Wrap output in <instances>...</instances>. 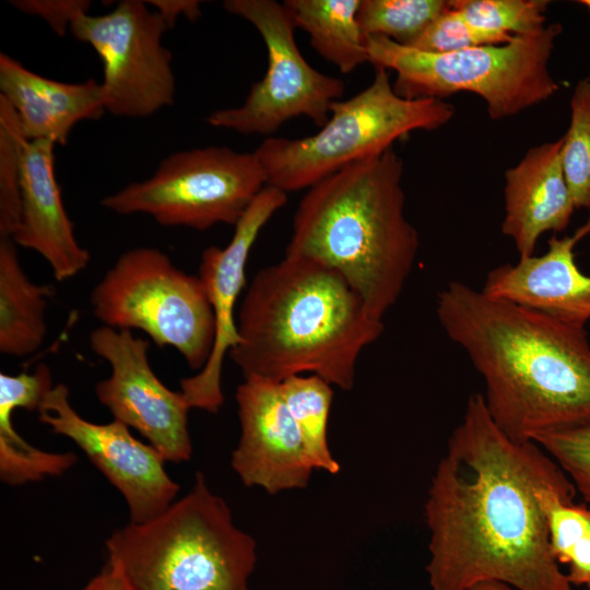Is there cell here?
Listing matches in <instances>:
<instances>
[{"mask_svg":"<svg viewBox=\"0 0 590 590\" xmlns=\"http://www.w3.org/2000/svg\"><path fill=\"white\" fill-rule=\"evenodd\" d=\"M565 475L534 441L518 442L469 397L424 505L430 590L499 581L515 590H574L555 559L540 486Z\"/></svg>","mask_w":590,"mask_h":590,"instance_id":"cell-1","label":"cell"},{"mask_svg":"<svg viewBox=\"0 0 590 590\" xmlns=\"http://www.w3.org/2000/svg\"><path fill=\"white\" fill-rule=\"evenodd\" d=\"M436 315L484 381L487 411L518 442L590 416V343L586 327L491 297L451 281Z\"/></svg>","mask_w":590,"mask_h":590,"instance_id":"cell-2","label":"cell"},{"mask_svg":"<svg viewBox=\"0 0 590 590\" xmlns=\"http://www.w3.org/2000/svg\"><path fill=\"white\" fill-rule=\"evenodd\" d=\"M239 342L228 356L244 378L275 382L317 375L351 390L363 350L384 332L359 295L334 270L284 256L253 276L237 316Z\"/></svg>","mask_w":590,"mask_h":590,"instance_id":"cell-3","label":"cell"},{"mask_svg":"<svg viewBox=\"0 0 590 590\" xmlns=\"http://www.w3.org/2000/svg\"><path fill=\"white\" fill-rule=\"evenodd\" d=\"M403 162L392 148L353 162L308 188L285 256L337 271L382 321L398 302L420 247L404 214Z\"/></svg>","mask_w":590,"mask_h":590,"instance_id":"cell-4","label":"cell"},{"mask_svg":"<svg viewBox=\"0 0 590 590\" xmlns=\"http://www.w3.org/2000/svg\"><path fill=\"white\" fill-rule=\"evenodd\" d=\"M108 562L134 590H250L255 539L201 472L191 489L145 522H129L106 541Z\"/></svg>","mask_w":590,"mask_h":590,"instance_id":"cell-5","label":"cell"},{"mask_svg":"<svg viewBox=\"0 0 590 590\" xmlns=\"http://www.w3.org/2000/svg\"><path fill=\"white\" fill-rule=\"evenodd\" d=\"M560 24L514 35L502 45L435 54L367 36L368 62L397 73L393 91L406 99L439 98L471 92L481 96L492 119H503L546 101L558 90L548 60Z\"/></svg>","mask_w":590,"mask_h":590,"instance_id":"cell-6","label":"cell"},{"mask_svg":"<svg viewBox=\"0 0 590 590\" xmlns=\"http://www.w3.org/2000/svg\"><path fill=\"white\" fill-rule=\"evenodd\" d=\"M455 107L439 98L406 99L393 91L385 68L345 101H335L320 130L299 139L268 137L253 151L267 185L283 192L308 189L342 167L381 154L413 130L446 125Z\"/></svg>","mask_w":590,"mask_h":590,"instance_id":"cell-7","label":"cell"},{"mask_svg":"<svg viewBox=\"0 0 590 590\" xmlns=\"http://www.w3.org/2000/svg\"><path fill=\"white\" fill-rule=\"evenodd\" d=\"M93 315L118 330H140L158 347H174L191 369L208 362L214 315L198 275L178 269L157 248L125 251L90 295Z\"/></svg>","mask_w":590,"mask_h":590,"instance_id":"cell-8","label":"cell"},{"mask_svg":"<svg viewBox=\"0 0 590 590\" xmlns=\"http://www.w3.org/2000/svg\"><path fill=\"white\" fill-rule=\"evenodd\" d=\"M267 186L255 152L210 145L175 152L154 174L102 199L119 215L146 214L163 226L205 231L236 225Z\"/></svg>","mask_w":590,"mask_h":590,"instance_id":"cell-9","label":"cell"},{"mask_svg":"<svg viewBox=\"0 0 590 590\" xmlns=\"http://www.w3.org/2000/svg\"><path fill=\"white\" fill-rule=\"evenodd\" d=\"M224 9L255 26L267 48L268 67L243 105L214 110L206 122L244 135L272 137L286 121L307 117L323 127L331 104L344 93L343 80L312 68L300 54L288 8L274 0H225Z\"/></svg>","mask_w":590,"mask_h":590,"instance_id":"cell-10","label":"cell"},{"mask_svg":"<svg viewBox=\"0 0 590 590\" xmlns=\"http://www.w3.org/2000/svg\"><path fill=\"white\" fill-rule=\"evenodd\" d=\"M167 30L162 16L141 0H122L108 13H85L73 21L72 36L90 45L102 61L105 111L146 118L174 103L172 54L162 43Z\"/></svg>","mask_w":590,"mask_h":590,"instance_id":"cell-11","label":"cell"},{"mask_svg":"<svg viewBox=\"0 0 590 590\" xmlns=\"http://www.w3.org/2000/svg\"><path fill=\"white\" fill-rule=\"evenodd\" d=\"M88 341L110 366L109 377L97 382L95 393L114 420L138 430L166 462L189 461L191 406L180 390L167 388L152 369L150 341L106 326L94 329Z\"/></svg>","mask_w":590,"mask_h":590,"instance_id":"cell-12","label":"cell"},{"mask_svg":"<svg viewBox=\"0 0 590 590\" xmlns=\"http://www.w3.org/2000/svg\"><path fill=\"white\" fill-rule=\"evenodd\" d=\"M37 412L43 424L71 439L120 492L131 522L154 518L176 499L179 485L167 474L161 453L119 421L97 424L83 418L72 408L66 385H55Z\"/></svg>","mask_w":590,"mask_h":590,"instance_id":"cell-13","label":"cell"},{"mask_svg":"<svg viewBox=\"0 0 590 590\" xmlns=\"http://www.w3.org/2000/svg\"><path fill=\"white\" fill-rule=\"evenodd\" d=\"M287 201V193L267 185L235 225L225 247L203 250L199 279L211 305L215 340L210 357L196 375L180 380V391L191 409L216 413L224 402L222 369L224 358L239 342L235 307L246 283V264L263 226Z\"/></svg>","mask_w":590,"mask_h":590,"instance_id":"cell-14","label":"cell"},{"mask_svg":"<svg viewBox=\"0 0 590 590\" xmlns=\"http://www.w3.org/2000/svg\"><path fill=\"white\" fill-rule=\"evenodd\" d=\"M236 402L240 435L231 465L241 483L270 495L306 488L315 470L280 382L244 378Z\"/></svg>","mask_w":590,"mask_h":590,"instance_id":"cell-15","label":"cell"},{"mask_svg":"<svg viewBox=\"0 0 590 590\" xmlns=\"http://www.w3.org/2000/svg\"><path fill=\"white\" fill-rule=\"evenodd\" d=\"M589 233L590 214L571 236L553 235L543 255L492 269L482 291L491 297L586 327L590 319V275L578 268L574 249Z\"/></svg>","mask_w":590,"mask_h":590,"instance_id":"cell-16","label":"cell"},{"mask_svg":"<svg viewBox=\"0 0 590 590\" xmlns=\"http://www.w3.org/2000/svg\"><path fill=\"white\" fill-rule=\"evenodd\" d=\"M55 146L47 140L28 141L21 177L20 223L15 245L31 249L49 264L57 281L82 272L91 256L74 234L55 174Z\"/></svg>","mask_w":590,"mask_h":590,"instance_id":"cell-17","label":"cell"},{"mask_svg":"<svg viewBox=\"0 0 590 590\" xmlns=\"http://www.w3.org/2000/svg\"><path fill=\"white\" fill-rule=\"evenodd\" d=\"M562 143L533 146L505 172L502 232L520 258L533 256L542 234L565 229L576 209L562 167Z\"/></svg>","mask_w":590,"mask_h":590,"instance_id":"cell-18","label":"cell"},{"mask_svg":"<svg viewBox=\"0 0 590 590\" xmlns=\"http://www.w3.org/2000/svg\"><path fill=\"white\" fill-rule=\"evenodd\" d=\"M0 95L14 108L28 141L64 145L73 127L105 113L101 83L45 78L7 54L0 55Z\"/></svg>","mask_w":590,"mask_h":590,"instance_id":"cell-19","label":"cell"},{"mask_svg":"<svg viewBox=\"0 0 590 590\" xmlns=\"http://www.w3.org/2000/svg\"><path fill=\"white\" fill-rule=\"evenodd\" d=\"M15 246L12 239L0 238V352L24 357L45 340V309L54 287L30 280Z\"/></svg>","mask_w":590,"mask_h":590,"instance_id":"cell-20","label":"cell"},{"mask_svg":"<svg viewBox=\"0 0 590 590\" xmlns=\"http://www.w3.org/2000/svg\"><path fill=\"white\" fill-rule=\"evenodd\" d=\"M362 0H285L296 27L314 49L340 72L349 74L368 62L357 12Z\"/></svg>","mask_w":590,"mask_h":590,"instance_id":"cell-21","label":"cell"},{"mask_svg":"<svg viewBox=\"0 0 590 590\" xmlns=\"http://www.w3.org/2000/svg\"><path fill=\"white\" fill-rule=\"evenodd\" d=\"M576 494L566 474L538 491L555 559L568 566L566 575L574 587L590 589V508L575 504Z\"/></svg>","mask_w":590,"mask_h":590,"instance_id":"cell-22","label":"cell"},{"mask_svg":"<svg viewBox=\"0 0 590 590\" xmlns=\"http://www.w3.org/2000/svg\"><path fill=\"white\" fill-rule=\"evenodd\" d=\"M280 385L314 470L338 474L341 467L328 440L332 386L317 375L292 376Z\"/></svg>","mask_w":590,"mask_h":590,"instance_id":"cell-23","label":"cell"},{"mask_svg":"<svg viewBox=\"0 0 590 590\" xmlns=\"http://www.w3.org/2000/svg\"><path fill=\"white\" fill-rule=\"evenodd\" d=\"M17 408L0 397V479L8 485L17 486L59 476L76 461L73 452H48L27 442L12 423Z\"/></svg>","mask_w":590,"mask_h":590,"instance_id":"cell-24","label":"cell"},{"mask_svg":"<svg viewBox=\"0 0 590 590\" xmlns=\"http://www.w3.org/2000/svg\"><path fill=\"white\" fill-rule=\"evenodd\" d=\"M449 3L444 0H362L357 21L364 37L384 36L410 46Z\"/></svg>","mask_w":590,"mask_h":590,"instance_id":"cell-25","label":"cell"},{"mask_svg":"<svg viewBox=\"0 0 590 590\" xmlns=\"http://www.w3.org/2000/svg\"><path fill=\"white\" fill-rule=\"evenodd\" d=\"M25 138L11 104L0 95V238H12L21 215Z\"/></svg>","mask_w":590,"mask_h":590,"instance_id":"cell-26","label":"cell"},{"mask_svg":"<svg viewBox=\"0 0 590 590\" xmlns=\"http://www.w3.org/2000/svg\"><path fill=\"white\" fill-rule=\"evenodd\" d=\"M571 119L560 162L576 209H590V78L580 80L571 101Z\"/></svg>","mask_w":590,"mask_h":590,"instance_id":"cell-27","label":"cell"},{"mask_svg":"<svg viewBox=\"0 0 590 590\" xmlns=\"http://www.w3.org/2000/svg\"><path fill=\"white\" fill-rule=\"evenodd\" d=\"M547 0H453L451 5L472 26L521 35L545 25Z\"/></svg>","mask_w":590,"mask_h":590,"instance_id":"cell-28","label":"cell"},{"mask_svg":"<svg viewBox=\"0 0 590 590\" xmlns=\"http://www.w3.org/2000/svg\"><path fill=\"white\" fill-rule=\"evenodd\" d=\"M590 505V416L539 434L534 440Z\"/></svg>","mask_w":590,"mask_h":590,"instance_id":"cell-29","label":"cell"},{"mask_svg":"<svg viewBox=\"0 0 590 590\" xmlns=\"http://www.w3.org/2000/svg\"><path fill=\"white\" fill-rule=\"evenodd\" d=\"M512 37L510 34L472 26L452 8L450 1L449 7L408 47L446 54L482 45H502L510 42Z\"/></svg>","mask_w":590,"mask_h":590,"instance_id":"cell-30","label":"cell"},{"mask_svg":"<svg viewBox=\"0 0 590 590\" xmlns=\"http://www.w3.org/2000/svg\"><path fill=\"white\" fill-rule=\"evenodd\" d=\"M10 3L19 11L40 17L58 36L70 32L73 21L88 13L87 0H13Z\"/></svg>","mask_w":590,"mask_h":590,"instance_id":"cell-31","label":"cell"},{"mask_svg":"<svg viewBox=\"0 0 590 590\" xmlns=\"http://www.w3.org/2000/svg\"><path fill=\"white\" fill-rule=\"evenodd\" d=\"M146 3L162 16L168 28L172 27L178 17L184 16L190 21H196L202 13L201 1L198 0H153Z\"/></svg>","mask_w":590,"mask_h":590,"instance_id":"cell-32","label":"cell"},{"mask_svg":"<svg viewBox=\"0 0 590 590\" xmlns=\"http://www.w3.org/2000/svg\"><path fill=\"white\" fill-rule=\"evenodd\" d=\"M82 590H134L122 571L107 562L106 566L92 578Z\"/></svg>","mask_w":590,"mask_h":590,"instance_id":"cell-33","label":"cell"},{"mask_svg":"<svg viewBox=\"0 0 590 590\" xmlns=\"http://www.w3.org/2000/svg\"><path fill=\"white\" fill-rule=\"evenodd\" d=\"M468 590H515V589L499 581H484V582L474 585Z\"/></svg>","mask_w":590,"mask_h":590,"instance_id":"cell-34","label":"cell"},{"mask_svg":"<svg viewBox=\"0 0 590 590\" xmlns=\"http://www.w3.org/2000/svg\"><path fill=\"white\" fill-rule=\"evenodd\" d=\"M579 2L585 4L590 11V0H582V1H579Z\"/></svg>","mask_w":590,"mask_h":590,"instance_id":"cell-35","label":"cell"}]
</instances>
